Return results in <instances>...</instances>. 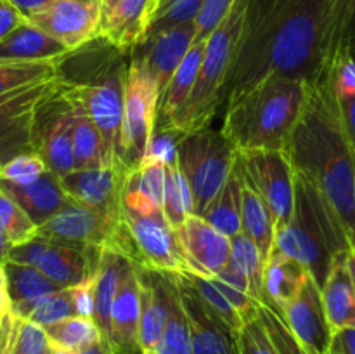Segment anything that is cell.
Masks as SVG:
<instances>
[{"instance_id":"obj_63","label":"cell","mask_w":355,"mask_h":354,"mask_svg":"<svg viewBox=\"0 0 355 354\" xmlns=\"http://www.w3.org/2000/svg\"><path fill=\"white\" fill-rule=\"evenodd\" d=\"M113 354H118V353H113Z\"/></svg>"},{"instance_id":"obj_32","label":"cell","mask_w":355,"mask_h":354,"mask_svg":"<svg viewBox=\"0 0 355 354\" xmlns=\"http://www.w3.org/2000/svg\"><path fill=\"white\" fill-rule=\"evenodd\" d=\"M211 283L222 292L229 304L238 311L243 323H250L259 318V302L252 295L250 283L245 274L229 260L214 278H210Z\"/></svg>"},{"instance_id":"obj_38","label":"cell","mask_w":355,"mask_h":354,"mask_svg":"<svg viewBox=\"0 0 355 354\" xmlns=\"http://www.w3.org/2000/svg\"><path fill=\"white\" fill-rule=\"evenodd\" d=\"M69 316H76L75 305H73L71 287L61 288V290L45 295L40 301L31 304L19 318L30 319V321L45 328V326L54 325V323L69 318Z\"/></svg>"},{"instance_id":"obj_1","label":"cell","mask_w":355,"mask_h":354,"mask_svg":"<svg viewBox=\"0 0 355 354\" xmlns=\"http://www.w3.org/2000/svg\"><path fill=\"white\" fill-rule=\"evenodd\" d=\"M333 0H248L229 96L270 75L329 78L333 65Z\"/></svg>"},{"instance_id":"obj_2","label":"cell","mask_w":355,"mask_h":354,"mask_svg":"<svg viewBox=\"0 0 355 354\" xmlns=\"http://www.w3.org/2000/svg\"><path fill=\"white\" fill-rule=\"evenodd\" d=\"M284 153L295 180L355 248V153L340 121L331 78L309 83Z\"/></svg>"},{"instance_id":"obj_43","label":"cell","mask_w":355,"mask_h":354,"mask_svg":"<svg viewBox=\"0 0 355 354\" xmlns=\"http://www.w3.org/2000/svg\"><path fill=\"white\" fill-rule=\"evenodd\" d=\"M47 172L44 160L35 153H23L14 156L0 167V179L12 184H30Z\"/></svg>"},{"instance_id":"obj_23","label":"cell","mask_w":355,"mask_h":354,"mask_svg":"<svg viewBox=\"0 0 355 354\" xmlns=\"http://www.w3.org/2000/svg\"><path fill=\"white\" fill-rule=\"evenodd\" d=\"M151 19V0H120L101 23L99 37L123 52H132L146 37Z\"/></svg>"},{"instance_id":"obj_37","label":"cell","mask_w":355,"mask_h":354,"mask_svg":"<svg viewBox=\"0 0 355 354\" xmlns=\"http://www.w3.org/2000/svg\"><path fill=\"white\" fill-rule=\"evenodd\" d=\"M203 2L205 0H158L151 12L144 40L151 35L168 30V28L179 26L184 23H193L201 10Z\"/></svg>"},{"instance_id":"obj_6","label":"cell","mask_w":355,"mask_h":354,"mask_svg":"<svg viewBox=\"0 0 355 354\" xmlns=\"http://www.w3.org/2000/svg\"><path fill=\"white\" fill-rule=\"evenodd\" d=\"M159 89L148 69L130 56L125 78L123 117L118 139V158L127 172L144 162L155 135Z\"/></svg>"},{"instance_id":"obj_13","label":"cell","mask_w":355,"mask_h":354,"mask_svg":"<svg viewBox=\"0 0 355 354\" xmlns=\"http://www.w3.org/2000/svg\"><path fill=\"white\" fill-rule=\"evenodd\" d=\"M49 37L75 51L99 37V0H51L26 17Z\"/></svg>"},{"instance_id":"obj_61","label":"cell","mask_w":355,"mask_h":354,"mask_svg":"<svg viewBox=\"0 0 355 354\" xmlns=\"http://www.w3.org/2000/svg\"><path fill=\"white\" fill-rule=\"evenodd\" d=\"M142 354H156V353H149V351H146V353H142Z\"/></svg>"},{"instance_id":"obj_4","label":"cell","mask_w":355,"mask_h":354,"mask_svg":"<svg viewBox=\"0 0 355 354\" xmlns=\"http://www.w3.org/2000/svg\"><path fill=\"white\" fill-rule=\"evenodd\" d=\"M246 7L248 0H236L227 16L207 38L193 92L168 132L189 134L210 127L225 94L229 96L232 71L245 30Z\"/></svg>"},{"instance_id":"obj_9","label":"cell","mask_w":355,"mask_h":354,"mask_svg":"<svg viewBox=\"0 0 355 354\" xmlns=\"http://www.w3.org/2000/svg\"><path fill=\"white\" fill-rule=\"evenodd\" d=\"M103 250H80L55 239L35 236L30 242L12 246L7 259L37 267L55 285L68 288L96 276Z\"/></svg>"},{"instance_id":"obj_24","label":"cell","mask_w":355,"mask_h":354,"mask_svg":"<svg viewBox=\"0 0 355 354\" xmlns=\"http://www.w3.org/2000/svg\"><path fill=\"white\" fill-rule=\"evenodd\" d=\"M69 51L30 21L0 40V61H58Z\"/></svg>"},{"instance_id":"obj_45","label":"cell","mask_w":355,"mask_h":354,"mask_svg":"<svg viewBox=\"0 0 355 354\" xmlns=\"http://www.w3.org/2000/svg\"><path fill=\"white\" fill-rule=\"evenodd\" d=\"M234 2L236 0H205L201 10L198 12L196 19H194V26H196L194 42L207 40L211 31L227 16Z\"/></svg>"},{"instance_id":"obj_57","label":"cell","mask_w":355,"mask_h":354,"mask_svg":"<svg viewBox=\"0 0 355 354\" xmlns=\"http://www.w3.org/2000/svg\"><path fill=\"white\" fill-rule=\"evenodd\" d=\"M99 2H101V23H103V21L113 12L114 7L120 3V0H99Z\"/></svg>"},{"instance_id":"obj_8","label":"cell","mask_w":355,"mask_h":354,"mask_svg":"<svg viewBox=\"0 0 355 354\" xmlns=\"http://www.w3.org/2000/svg\"><path fill=\"white\" fill-rule=\"evenodd\" d=\"M37 236L87 248H113L128 257L130 246L120 215L107 214L69 200L51 219L38 226Z\"/></svg>"},{"instance_id":"obj_7","label":"cell","mask_w":355,"mask_h":354,"mask_svg":"<svg viewBox=\"0 0 355 354\" xmlns=\"http://www.w3.org/2000/svg\"><path fill=\"white\" fill-rule=\"evenodd\" d=\"M120 219L130 245L128 259L135 266L170 276L196 274L163 210L137 214L121 207Z\"/></svg>"},{"instance_id":"obj_53","label":"cell","mask_w":355,"mask_h":354,"mask_svg":"<svg viewBox=\"0 0 355 354\" xmlns=\"http://www.w3.org/2000/svg\"><path fill=\"white\" fill-rule=\"evenodd\" d=\"M10 2H12L14 6H16L17 9H19L21 12L28 17V14H31L33 10H37V9H40L42 6H45V3L51 2V0H10Z\"/></svg>"},{"instance_id":"obj_50","label":"cell","mask_w":355,"mask_h":354,"mask_svg":"<svg viewBox=\"0 0 355 354\" xmlns=\"http://www.w3.org/2000/svg\"><path fill=\"white\" fill-rule=\"evenodd\" d=\"M19 316L14 314L10 309L0 314V354H10L16 340Z\"/></svg>"},{"instance_id":"obj_42","label":"cell","mask_w":355,"mask_h":354,"mask_svg":"<svg viewBox=\"0 0 355 354\" xmlns=\"http://www.w3.org/2000/svg\"><path fill=\"white\" fill-rule=\"evenodd\" d=\"M259 319L277 354H307L284 323L283 316L267 304L259 305Z\"/></svg>"},{"instance_id":"obj_35","label":"cell","mask_w":355,"mask_h":354,"mask_svg":"<svg viewBox=\"0 0 355 354\" xmlns=\"http://www.w3.org/2000/svg\"><path fill=\"white\" fill-rule=\"evenodd\" d=\"M232 264L245 274L250 283V290L259 304L266 302V290H263V262L259 248L255 243L246 235L239 233L234 238H231V257Z\"/></svg>"},{"instance_id":"obj_58","label":"cell","mask_w":355,"mask_h":354,"mask_svg":"<svg viewBox=\"0 0 355 354\" xmlns=\"http://www.w3.org/2000/svg\"><path fill=\"white\" fill-rule=\"evenodd\" d=\"M347 267H349L350 278H352L354 290H355V248L347 250Z\"/></svg>"},{"instance_id":"obj_34","label":"cell","mask_w":355,"mask_h":354,"mask_svg":"<svg viewBox=\"0 0 355 354\" xmlns=\"http://www.w3.org/2000/svg\"><path fill=\"white\" fill-rule=\"evenodd\" d=\"M162 210L173 229L184 224L187 215H194L193 196L175 160L165 163V193Z\"/></svg>"},{"instance_id":"obj_52","label":"cell","mask_w":355,"mask_h":354,"mask_svg":"<svg viewBox=\"0 0 355 354\" xmlns=\"http://www.w3.org/2000/svg\"><path fill=\"white\" fill-rule=\"evenodd\" d=\"M331 354H355V328H343L333 333Z\"/></svg>"},{"instance_id":"obj_47","label":"cell","mask_w":355,"mask_h":354,"mask_svg":"<svg viewBox=\"0 0 355 354\" xmlns=\"http://www.w3.org/2000/svg\"><path fill=\"white\" fill-rule=\"evenodd\" d=\"M329 78L336 97L355 96V56H342L333 66Z\"/></svg>"},{"instance_id":"obj_15","label":"cell","mask_w":355,"mask_h":354,"mask_svg":"<svg viewBox=\"0 0 355 354\" xmlns=\"http://www.w3.org/2000/svg\"><path fill=\"white\" fill-rule=\"evenodd\" d=\"M173 278L189 326L193 354H239L238 333L201 301L186 276L179 274Z\"/></svg>"},{"instance_id":"obj_29","label":"cell","mask_w":355,"mask_h":354,"mask_svg":"<svg viewBox=\"0 0 355 354\" xmlns=\"http://www.w3.org/2000/svg\"><path fill=\"white\" fill-rule=\"evenodd\" d=\"M201 217L229 238L241 233V179L236 162L227 180L211 198Z\"/></svg>"},{"instance_id":"obj_3","label":"cell","mask_w":355,"mask_h":354,"mask_svg":"<svg viewBox=\"0 0 355 354\" xmlns=\"http://www.w3.org/2000/svg\"><path fill=\"white\" fill-rule=\"evenodd\" d=\"M304 78L270 75L229 97L220 132L236 151L283 149L307 99Z\"/></svg>"},{"instance_id":"obj_64","label":"cell","mask_w":355,"mask_h":354,"mask_svg":"<svg viewBox=\"0 0 355 354\" xmlns=\"http://www.w3.org/2000/svg\"><path fill=\"white\" fill-rule=\"evenodd\" d=\"M52 354H54V353H52Z\"/></svg>"},{"instance_id":"obj_59","label":"cell","mask_w":355,"mask_h":354,"mask_svg":"<svg viewBox=\"0 0 355 354\" xmlns=\"http://www.w3.org/2000/svg\"><path fill=\"white\" fill-rule=\"evenodd\" d=\"M54 354H76V353H71V351H64V349H54Z\"/></svg>"},{"instance_id":"obj_40","label":"cell","mask_w":355,"mask_h":354,"mask_svg":"<svg viewBox=\"0 0 355 354\" xmlns=\"http://www.w3.org/2000/svg\"><path fill=\"white\" fill-rule=\"evenodd\" d=\"M0 224L12 246L26 243L37 236L38 226L28 217L26 212L6 193L0 191Z\"/></svg>"},{"instance_id":"obj_51","label":"cell","mask_w":355,"mask_h":354,"mask_svg":"<svg viewBox=\"0 0 355 354\" xmlns=\"http://www.w3.org/2000/svg\"><path fill=\"white\" fill-rule=\"evenodd\" d=\"M26 21V16L10 0H0V40Z\"/></svg>"},{"instance_id":"obj_21","label":"cell","mask_w":355,"mask_h":354,"mask_svg":"<svg viewBox=\"0 0 355 354\" xmlns=\"http://www.w3.org/2000/svg\"><path fill=\"white\" fill-rule=\"evenodd\" d=\"M205 44H207V40L194 42L191 45L187 54L184 56L182 62L177 66L172 78L168 80L165 89L159 94L155 132H168L175 117L189 99L194 83H196L198 71H200L201 59H203Z\"/></svg>"},{"instance_id":"obj_14","label":"cell","mask_w":355,"mask_h":354,"mask_svg":"<svg viewBox=\"0 0 355 354\" xmlns=\"http://www.w3.org/2000/svg\"><path fill=\"white\" fill-rule=\"evenodd\" d=\"M284 323L307 354H331L333 332L322 307L321 288L309 273L304 287L284 305Z\"/></svg>"},{"instance_id":"obj_39","label":"cell","mask_w":355,"mask_h":354,"mask_svg":"<svg viewBox=\"0 0 355 354\" xmlns=\"http://www.w3.org/2000/svg\"><path fill=\"white\" fill-rule=\"evenodd\" d=\"M186 278L189 280L191 287H193L194 290H196V294L200 295L201 301H203L205 304H207L208 307H210L211 311H214L215 314L232 330V332L238 333L239 330L245 326L241 316H239L238 311L229 304L227 298L222 295V292L211 283L210 278L200 276V274H187Z\"/></svg>"},{"instance_id":"obj_30","label":"cell","mask_w":355,"mask_h":354,"mask_svg":"<svg viewBox=\"0 0 355 354\" xmlns=\"http://www.w3.org/2000/svg\"><path fill=\"white\" fill-rule=\"evenodd\" d=\"M69 104L73 111V155H75L76 169H94V167L106 165L103 137L97 127L78 104L73 101H69Z\"/></svg>"},{"instance_id":"obj_16","label":"cell","mask_w":355,"mask_h":354,"mask_svg":"<svg viewBox=\"0 0 355 354\" xmlns=\"http://www.w3.org/2000/svg\"><path fill=\"white\" fill-rule=\"evenodd\" d=\"M127 174L116 167L103 165L94 169H75L59 179L66 196L75 203L120 215Z\"/></svg>"},{"instance_id":"obj_20","label":"cell","mask_w":355,"mask_h":354,"mask_svg":"<svg viewBox=\"0 0 355 354\" xmlns=\"http://www.w3.org/2000/svg\"><path fill=\"white\" fill-rule=\"evenodd\" d=\"M0 191L16 201L37 226L44 224L55 212L69 203V198L61 186V179L51 170L30 184H12L0 179Z\"/></svg>"},{"instance_id":"obj_19","label":"cell","mask_w":355,"mask_h":354,"mask_svg":"<svg viewBox=\"0 0 355 354\" xmlns=\"http://www.w3.org/2000/svg\"><path fill=\"white\" fill-rule=\"evenodd\" d=\"M184 252L196 274L214 278L231 257V238L200 215H187L175 229Z\"/></svg>"},{"instance_id":"obj_17","label":"cell","mask_w":355,"mask_h":354,"mask_svg":"<svg viewBox=\"0 0 355 354\" xmlns=\"http://www.w3.org/2000/svg\"><path fill=\"white\" fill-rule=\"evenodd\" d=\"M194 35H196L194 21L184 23L151 35L130 52L132 58L137 59L155 78L159 94L172 78L177 66L182 62L191 45L194 44Z\"/></svg>"},{"instance_id":"obj_48","label":"cell","mask_w":355,"mask_h":354,"mask_svg":"<svg viewBox=\"0 0 355 354\" xmlns=\"http://www.w3.org/2000/svg\"><path fill=\"white\" fill-rule=\"evenodd\" d=\"M94 278L82 281V283L71 287L73 305H75L76 316H85L94 319Z\"/></svg>"},{"instance_id":"obj_36","label":"cell","mask_w":355,"mask_h":354,"mask_svg":"<svg viewBox=\"0 0 355 354\" xmlns=\"http://www.w3.org/2000/svg\"><path fill=\"white\" fill-rule=\"evenodd\" d=\"M58 61H0V94L58 75Z\"/></svg>"},{"instance_id":"obj_25","label":"cell","mask_w":355,"mask_h":354,"mask_svg":"<svg viewBox=\"0 0 355 354\" xmlns=\"http://www.w3.org/2000/svg\"><path fill=\"white\" fill-rule=\"evenodd\" d=\"M309 276V269L284 253L272 250L263 266V290L266 302L277 312H283L284 305L297 297Z\"/></svg>"},{"instance_id":"obj_46","label":"cell","mask_w":355,"mask_h":354,"mask_svg":"<svg viewBox=\"0 0 355 354\" xmlns=\"http://www.w3.org/2000/svg\"><path fill=\"white\" fill-rule=\"evenodd\" d=\"M239 354H277L260 319L246 323L238 332Z\"/></svg>"},{"instance_id":"obj_55","label":"cell","mask_w":355,"mask_h":354,"mask_svg":"<svg viewBox=\"0 0 355 354\" xmlns=\"http://www.w3.org/2000/svg\"><path fill=\"white\" fill-rule=\"evenodd\" d=\"M7 309H10V302H9V297H7L6 278H3L2 264H0V314H2V312H6Z\"/></svg>"},{"instance_id":"obj_33","label":"cell","mask_w":355,"mask_h":354,"mask_svg":"<svg viewBox=\"0 0 355 354\" xmlns=\"http://www.w3.org/2000/svg\"><path fill=\"white\" fill-rule=\"evenodd\" d=\"M159 344L172 354H193L189 326L173 276L166 281V323Z\"/></svg>"},{"instance_id":"obj_60","label":"cell","mask_w":355,"mask_h":354,"mask_svg":"<svg viewBox=\"0 0 355 354\" xmlns=\"http://www.w3.org/2000/svg\"><path fill=\"white\" fill-rule=\"evenodd\" d=\"M156 3H158V0H151V12H153V9H155Z\"/></svg>"},{"instance_id":"obj_11","label":"cell","mask_w":355,"mask_h":354,"mask_svg":"<svg viewBox=\"0 0 355 354\" xmlns=\"http://www.w3.org/2000/svg\"><path fill=\"white\" fill-rule=\"evenodd\" d=\"M61 87L59 75L0 94V167L14 156L31 153V128L42 103Z\"/></svg>"},{"instance_id":"obj_28","label":"cell","mask_w":355,"mask_h":354,"mask_svg":"<svg viewBox=\"0 0 355 354\" xmlns=\"http://www.w3.org/2000/svg\"><path fill=\"white\" fill-rule=\"evenodd\" d=\"M128 257L113 248H104L101 252L99 266L94 276V321L99 328L104 342L110 344V319L111 305L120 283L121 271Z\"/></svg>"},{"instance_id":"obj_22","label":"cell","mask_w":355,"mask_h":354,"mask_svg":"<svg viewBox=\"0 0 355 354\" xmlns=\"http://www.w3.org/2000/svg\"><path fill=\"white\" fill-rule=\"evenodd\" d=\"M321 298L333 333L343 328H355V290L347 267V250L333 257L321 287Z\"/></svg>"},{"instance_id":"obj_12","label":"cell","mask_w":355,"mask_h":354,"mask_svg":"<svg viewBox=\"0 0 355 354\" xmlns=\"http://www.w3.org/2000/svg\"><path fill=\"white\" fill-rule=\"evenodd\" d=\"M62 85V83H61ZM31 153L58 177L76 169L73 155V111L61 87L37 110L31 128Z\"/></svg>"},{"instance_id":"obj_41","label":"cell","mask_w":355,"mask_h":354,"mask_svg":"<svg viewBox=\"0 0 355 354\" xmlns=\"http://www.w3.org/2000/svg\"><path fill=\"white\" fill-rule=\"evenodd\" d=\"M135 189L162 208L165 193V163L159 160H144L141 167L127 174Z\"/></svg>"},{"instance_id":"obj_31","label":"cell","mask_w":355,"mask_h":354,"mask_svg":"<svg viewBox=\"0 0 355 354\" xmlns=\"http://www.w3.org/2000/svg\"><path fill=\"white\" fill-rule=\"evenodd\" d=\"M52 349H64L78 354L85 347L103 340L99 328L92 318L85 316H69L54 325L45 326Z\"/></svg>"},{"instance_id":"obj_54","label":"cell","mask_w":355,"mask_h":354,"mask_svg":"<svg viewBox=\"0 0 355 354\" xmlns=\"http://www.w3.org/2000/svg\"><path fill=\"white\" fill-rule=\"evenodd\" d=\"M78 354H113V349H111V346L107 342L99 340V342L92 344V346H89V347H85L83 351H80Z\"/></svg>"},{"instance_id":"obj_44","label":"cell","mask_w":355,"mask_h":354,"mask_svg":"<svg viewBox=\"0 0 355 354\" xmlns=\"http://www.w3.org/2000/svg\"><path fill=\"white\" fill-rule=\"evenodd\" d=\"M14 353L16 354H52L54 349L51 346L44 326L19 318L16 340H14Z\"/></svg>"},{"instance_id":"obj_18","label":"cell","mask_w":355,"mask_h":354,"mask_svg":"<svg viewBox=\"0 0 355 354\" xmlns=\"http://www.w3.org/2000/svg\"><path fill=\"white\" fill-rule=\"evenodd\" d=\"M139 319H141L139 274L135 264L127 259L111 305L110 346L113 353L142 354L139 344Z\"/></svg>"},{"instance_id":"obj_56","label":"cell","mask_w":355,"mask_h":354,"mask_svg":"<svg viewBox=\"0 0 355 354\" xmlns=\"http://www.w3.org/2000/svg\"><path fill=\"white\" fill-rule=\"evenodd\" d=\"M10 248H12V243L7 238L6 231H3L2 224H0V264L7 259V253H9Z\"/></svg>"},{"instance_id":"obj_26","label":"cell","mask_w":355,"mask_h":354,"mask_svg":"<svg viewBox=\"0 0 355 354\" xmlns=\"http://www.w3.org/2000/svg\"><path fill=\"white\" fill-rule=\"evenodd\" d=\"M236 165L241 179V233L255 243L263 262H267L274 246L272 214L246 177L238 156H236Z\"/></svg>"},{"instance_id":"obj_5","label":"cell","mask_w":355,"mask_h":354,"mask_svg":"<svg viewBox=\"0 0 355 354\" xmlns=\"http://www.w3.org/2000/svg\"><path fill=\"white\" fill-rule=\"evenodd\" d=\"M238 151L222 132L201 130L180 134L175 162L191 189L194 215H203L211 198L218 193L234 167Z\"/></svg>"},{"instance_id":"obj_49","label":"cell","mask_w":355,"mask_h":354,"mask_svg":"<svg viewBox=\"0 0 355 354\" xmlns=\"http://www.w3.org/2000/svg\"><path fill=\"white\" fill-rule=\"evenodd\" d=\"M336 104H338L340 121H342L347 141L355 153V96L336 97Z\"/></svg>"},{"instance_id":"obj_62","label":"cell","mask_w":355,"mask_h":354,"mask_svg":"<svg viewBox=\"0 0 355 354\" xmlns=\"http://www.w3.org/2000/svg\"><path fill=\"white\" fill-rule=\"evenodd\" d=\"M10 354H16V353H14V347H12V351H10Z\"/></svg>"},{"instance_id":"obj_10","label":"cell","mask_w":355,"mask_h":354,"mask_svg":"<svg viewBox=\"0 0 355 354\" xmlns=\"http://www.w3.org/2000/svg\"><path fill=\"white\" fill-rule=\"evenodd\" d=\"M239 163L274 219V233L295 214V174L283 149L238 151Z\"/></svg>"},{"instance_id":"obj_27","label":"cell","mask_w":355,"mask_h":354,"mask_svg":"<svg viewBox=\"0 0 355 354\" xmlns=\"http://www.w3.org/2000/svg\"><path fill=\"white\" fill-rule=\"evenodd\" d=\"M3 278H6L7 297L10 302V311L16 316H21L31 304L40 301L52 292L61 290L59 285L49 280L37 267L28 264L3 260L2 262Z\"/></svg>"}]
</instances>
